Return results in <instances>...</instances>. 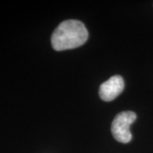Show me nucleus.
Segmentation results:
<instances>
[{"label": "nucleus", "mask_w": 153, "mask_h": 153, "mask_svg": "<svg viewBox=\"0 0 153 153\" xmlns=\"http://www.w3.org/2000/svg\"><path fill=\"white\" fill-rule=\"evenodd\" d=\"M123 78L119 75H115L100 86L99 94L101 100L105 101H111L117 98L123 92Z\"/></svg>", "instance_id": "7ed1b4c3"}, {"label": "nucleus", "mask_w": 153, "mask_h": 153, "mask_svg": "<svg viewBox=\"0 0 153 153\" xmlns=\"http://www.w3.org/2000/svg\"><path fill=\"white\" fill-rule=\"evenodd\" d=\"M88 37L84 24L77 20H67L55 28L51 36V44L56 51L71 49L82 46Z\"/></svg>", "instance_id": "f257e3e1"}, {"label": "nucleus", "mask_w": 153, "mask_h": 153, "mask_svg": "<svg viewBox=\"0 0 153 153\" xmlns=\"http://www.w3.org/2000/svg\"><path fill=\"white\" fill-rule=\"evenodd\" d=\"M136 118L135 112L130 111H122L115 117L111 123V134L116 140L124 144L131 141L132 134L129 128Z\"/></svg>", "instance_id": "f03ea898"}]
</instances>
